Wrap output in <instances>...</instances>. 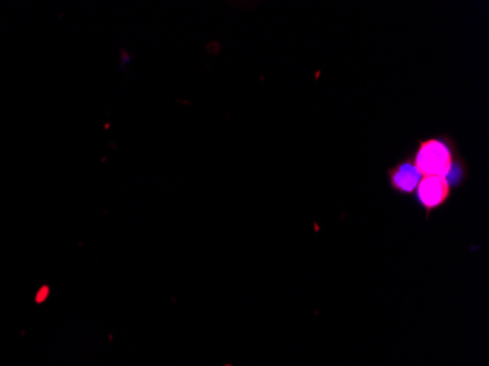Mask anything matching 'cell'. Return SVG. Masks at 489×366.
<instances>
[{"instance_id": "cell-1", "label": "cell", "mask_w": 489, "mask_h": 366, "mask_svg": "<svg viewBox=\"0 0 489 366\" xmlns=\"http://www.w3.org/2000/svg\"><path fill=\"white\" fill-rule=\"evenodd\" d=\"M406 154L422 178H444L454 191H459L469 180V166L456 139L449 134L421 137Z\"/></svg>"}, {"instance_id": "cell-2", "label": "cell", "mask_w": 489, "mask_h": 366, "mask_svg": "<svg viewBox=\"0 0 489 366\" xmlns=\"http://www.w3.org/2000/svg\"><path fill=\"white\" fill-rule=\"evenodd\" d=\"M454 192L456 191L450 185L449 180L428 176V178H422L417 185V191L412 195L413 203L417 204V207H421L425 217L429 219L434 212L444 207L445 204L453 198Z\"/></svg>"}, {"instance_id": "cell-3", "label": "cell", "mask_w": 489, "mask_h": 366, "mask_svg": "<svg viewBox=\"0 0 489 366\" xmlns=\"http://www.w3.org/2000/svg\"><path fill=\"white\" fill-rule=\"evenodd\" d=\"M385 176L390 189L401 196H412L422 179L421 173L413 166L408 154L397 160L396 164L387 167Z\"/></svg>"}]
</instances>
